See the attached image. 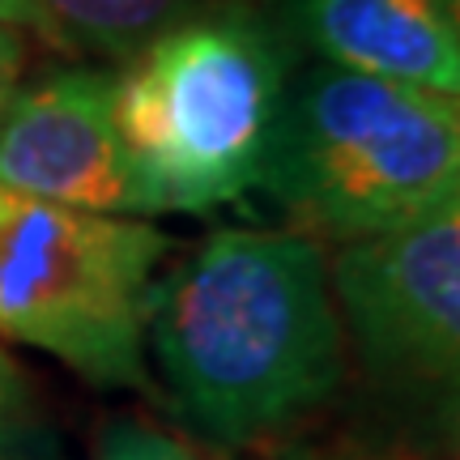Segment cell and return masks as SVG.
Listing matches in <instances>:
<instances>
[{"label": "cell", "mask_w": 460, "mask_h": 460, "mask_svg": "<svg viewBox=\"0 0 460 460\" xmlns=\"http://www.w3.org/2000/svg\"><path fill=\"white\" fill-rule=\"evenodd\" d=\"M281 99L278 51L247 17L154 34L111 85L115 128L149 214H197L261 188Z\"/></svg>", "instance_id": "7a4b0ae2"}, {"label": "cell", "mask_w": 460, "mask_h": 460, "mask_svg": "<svg viewBox=\"0 0 460 460\" xmlns=\"http://www.w3.org/2000/svg\"><path fill=\"white\" fill-rule=\"evenodd\" d=\"M290 9L332 68L460 90V31L447 0H290Z\"/></svg>", "instance_id": "52a82bcc"}, {"label": "cell", "mask_w": 460, "mask_h": 460, "mask_svg": "<svg viewBox=\"0 0 460 460\" xmlns=\"http://www.w3.org/2000/svg\"><path fill=\"white\" fill-rule=\"evenodd\" d=\"M17 77H22V43L0 26V124L9 115V102L17 99Z\"/></svg>", "instance_id": "8fae6325"}, {"label": "cell", "mask_w": 460, "mask_h": 460, "mask_svg": "<svg viewBox=\"0 0 460 460\" xmlns=\"http://www.w3.org/2000/svg\"><path fill=\"white\" fill-rule=\"evenodd\" d=\"M180 0H0V22H22L73 51L132 56L166 31Z\"/></svg>", "instance_id": "ba28073f"}, {"label": "cell", "mask_w": 460, "mask_h": 460, "mask_svg": "<svg viewBox=\"0 0 460 460\" xmlns=\"http://www.w3.org/2000/svg\"><path fill=\"white\" fill-rule=\"evenodd\" d=\"M146 332L183 418L214 444H252L341 379L329 269L307 234L217 230L154 286Z\"/></svg>", "instance_id": "6da1fadb"}, {"label": "cell", "mask_w": 460, "mask_h": 460, "mask_svg": "<svg viewBox=\"0 0 460 460\" xmlns=\"http://www.w3.org/2000/svg\"><path fill=\"white\" fill-rule=\"evenodd\" d=\"M22 422H26V379L0 349V447H9L22 435Z\"/></svg>", "instance_id": "30bf717a"}, {"label": "cell", "mask_w": 460, "mask_h": 460, "mask_svg": "<svg viewBox=\"0 0 460 460\" xmlns=\"http://www.w3.org/2000/svg\"><path fill=\"white\" fill-rule=\"evenodd\" d=\"M99 460H192V456L180 444H171L166 435H158V430L137 427V422H119V427L107 430Z\"/></svg>", "instance_id": "9c48e42d"}, {"label": "cell", "mask_w": 460, "mask_h": 460, "mask_svg": "<svg viewBox=\"0 0 460 460\" xmlns=\"http://www.w3.org/2000/svg\"><path fill=\"white\" fill-rule=\"evenodd\" d=\"M337 295L362 358L452 384L460 358V209L447 200L410 226L354 239L337 256Z\"/></svg>", "instance_id": "5b68a950"}, {"label": "cell", "mask_w": 460, "mask_h": 460, "mask_svg": "<svg viewBox=\"0 0 460 460\" xmlns=\"http://www.w3.org/2000/svg\"><path fill=\"white\" fill-rule=\"evenodd\" d=\"M158 226L0 188V332L39 345L94 384L141 379Z\"/></svg>", "instance_id": "277c9868"}, {"label": "cell", "mask_w": 460, "mask_h": 460, "mask_svg": "<svg viewBox=\"0 0 460 460\" xmlns=\"http://www.w3.org/2000/svg\"><path fill=\"white\" fill-rule=\"evenodd\" d=\"M115 77L51 73L17 94L0 124V188L90 214H149L111 111Z\"/></svg>", "instance_id": "8992f818"}, {"label": "cell", "mask_w": 460, "mask_h": 460, "mask_svg": "<svg viewBox=\"0 0 460 460\" xmlns=\"http://www.w3.org/2000/svg\"><path fill=\"white\" fill-rule=\"evenodd\" d=\"M261 188L345 243L410 226L456 200V94L320 68L281 99Z\"/></svg>", "instance_id": "3957f363"}]
</instances>
